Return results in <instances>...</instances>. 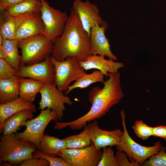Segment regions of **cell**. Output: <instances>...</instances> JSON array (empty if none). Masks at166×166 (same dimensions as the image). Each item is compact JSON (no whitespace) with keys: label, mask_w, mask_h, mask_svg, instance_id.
Returning <instances> with one entry per match:
<instances>
[{"label":"cell","mask_w":166,"mask_h":166,"mask_svg":"<svg viewBox=\"0 0 166 166\" xmlns=\"http://www.w3.org/2000/svg\"><path fill=\"white\" fill-rule=\"evenodd\" d=\"M109 79L103 83L102 89L97 87L89 93V101L92 104L86 114L72 121L65 123L57 122L53 128L61 129L69 127L72 130H80L97 119H100L108 113L111 108L118 104L124 96L121 83V74L109 73Z\"/></svg>","instance_id":"6da1fadb"},{"label":"cell","mask_w":166,"mask_h":166,"mask_svg":"<svg viewBox=\"0 0 166 166\" xmlns=\"http://www.w3.org/2000/svg\"><path fill=\"white\" fill-rule=\"evenodd\" d=\"M91 55L90 36L72 7L64 31L54 44L51 56L59 61L71 57L80 62Z\"/></svg>","instance_id":"7a4b0ae2"},{"label":"cell","mask_w":166,"mask_h":166,"mask_svg":"<svg viewBox=\"0 0 166 166\" xmlns=\"http://www.w3.org/2000/svg\"><path fill=\"white\" fill-rule=\"evenodd\" d=\"M0 142V165L4 161L10 166H19L25 160L33 158L37 148L33 143L17 138L14 134L2 135Z\"/></svg>","instance_id":"3957f363"},{"label":"cell","mask_w":166,"mask_h":166,"mask_svg":"<svg viewBox=\"0 0 166 166\" xmlns=\"http://www.w3.org/2000/svg\"><path fill=\"white\" fill-rule=\"evenodd\" d=\"M54 42L42 34L18 41L21 50V66L29 65L44 61L52 53Z\"/></svg>","instance_id":"277c9868"},{"label":"cell","mask_w":166,"mask_h":166,"mask_svg":"<svg viewBox=\"0 0 166 166\" xmlns=\"http://www.w3.org/2000/svg\"><path fill=\"white\" fill-rule=\"evenodd\" d=\"M120 114L123 128V134L119 144L115 146L116 148L125 152L130 160L135 162L141 165L147 159L156 154L162 146L160 141L156 142L151 147L143 146L134 141L127 130L124 109L121 110Z\"/></svg>","instance_id":"5b68a950"},{"label":"cell","mask_w":166,"mask_h":166,"mask_svg":"<svg viewBox=\"0 0 166 166\" xmlns=\"http://www.w3.org/2000/svg\"><path fill=\"white\" fill-rule=\"evenodd\" d=\"M51 58L55 71V84L62 92L67 90L72 82L86 74L85 70L74 58L68 57L61 61Z\"/></svg>","instance_id":"8992f818"},{"label":"cell","mask_w":166,"mask_h":166,"mask_svg":"<svg viewBox=\"0 0 166 166\" xmlns=\"http://www.w3.org/2000/svg\"><path fill=\"white\" fill-rule=\"evenodd\" d=\"M40 0L42 5L40 12L45 34L54 43L63 33L69 16L66 12L51 6L47 1Z\"/></svg>","instance_id":"52a82bcc"},{"label":"cell","mask_w":166,"mask_h":166,"mask_svg":"<svg viewBox=\"0 0 166 166\" xmlns=\"http://www.w3.org/2000/svg\"><path fill=\"white\" fill-rule=\"evenodd\" d=\"M57 113L51 109L47 108L41 110L40 114L35 118L28 120L26 122L24 131L15 134L18 138L33 143L40 150V141L44 131L52 120L57 121Z\"/></svg>","instance_id":"ba28073f"},{"label":"cell","mask_w":166,"mask_h":166,"mask_svg":"<svg viewBox=\"0 0 166 166\" xmlns=\"http://www.w3.org/2000/svg\"><path fill=\"white\" fill-rule=\"evenodd\" d=\"M39 93L41 95L39 109H51L57 113V120L61 121L63 116L65 104H73L70 98L60 91L55 84H45Z\"/></svg>","instance_id":"9c48e42d"},{"label":"cell","mask_w":166,"mask_h":166,"mask_svg":"<svg viewBox=\"0 0 166 166\" xmlns=\"http://www.w3.org/2000/svg\"><path fill=\"white\" fill-rule=\"evenodd\" d=\"M92 143L82 149L65 148L58 156L72 166H97L100 160L103 151Z\"/></svg>","instance_id":"30bf717a"},{"label":"cell","mask_w":166,"mask_h":166,"mask_svg":"<svg viewBox=\"0 0 166 166\" xmlns=\"http://www.w3.org/2000/svg\"><path fill=\"white\" fill-rule=\"evenodd\" d=\"M16 75L20 77L31 78L45 84H55V71L51 55L41 62L21 66Z\"/></svg>","instance_id":"8fae6325"},{"label":"cell","mask_w":166,"mask_h":166,"mask_svg":"<svg viewBox=\"0 0 166 166\" xmlns=\"http://www.w3.org/2000/svg\"><path fill=\"white\" fill-rule=\"evenodd\" d=\"M84 127L89 136L92 143L98 149L116 146L119 144L123 134V131L119 129L112 131L101 129L96 120L88 123Z\"/></svg>","instance_id":"7c38bea8"},{"label":"cell","mask_w":166,"mask_h":166,"mask_svg":"<svg viewBox=\"0 0 166 166\" xmlns=\"http://www.w3.org/2000/svg\"><path fill=\"white\" fill-rule=\"evenodd\" d=\"M72 7L77 14L83 28L90 36L92 28L96 25H101L104 22L99 15L97 6L88 0L85 2L75 0Z\"/></svg>","instance_id":"4fadbf2b"},{"label":"cell","mask_w":166,"mask_h":166,"mask_svg":"<svg viewBox=\"0 0 166 166\" xmlns=\"http://www.w3.org/2000/svg\"><path fill=\"white\" fill-rule=\"evenodd\" d=\"M108 27L105 21L100 25H97L91 29L90 51L92 55L106 56L109 59L117 60V58L111 51L110 45L105 33Z\"/></svg>","instance_id":"5bb4252c"},{"label":"cell","mask_w":166,"mask_h":166,"mask_svg":"<svg viewBox=\"0 0 166 166\" xmlns=\"http://www.w3.org/2000/svg\"><path fill=\"white\" fill-rule=\"evenodd\" d=\"M45 27L40 10L26 17L18 27L14 39L18 41L44 34Z\"/></svg>","instance_id":"9a60e30c"},{"label":"cell","mask_w":166,"mask_h":166,"mask_svg":"<svg viewBox=\"0 0 166 166\" xmlns=\"http://www.w3.org/2000/svg\"><path fill=\"white\" fill-rule=\"evenodd\" d=\"M112 59L107 60L105 57L99 55H91L85 61L79 62L85 71L91 69L101 71L106 77L109 73H116L124 65L121 62H116Z\"/></svg>","instance_id":"2e32d148"},{"label":"cell","mask_w":166,"mask_h":166,"mask_svg":"<svg viewBox=\"0 0 166 166\" xmlns=\"http://www.w3.org/2000/svg\"><path fill=\"white\" fill-rule=\"evenodd\" d=\"M29 109L33 113L36 108L33 102L27 101L19 97L5 103L0 104V131L2 132L5 121L13 114L24 109Z\"/></svg>","instance_id":"e0dca14e"},{"label":"cell","mask_w":166,"mask_h":166,"mask_svg":"<svg viewBox=\"0 0 166 166\" xmlns=\"http://www.w3.org/2000/svg\"><path fill=\"white\" fill-rule=\"evenodd\" d=\"M18 41L4 39L0 46V58L5 59L14 68L19 71L21 56L18 53Z\"/></svg>","instance_id":"ac0fdd59"},{"label":"cell","mask_w":166,"mask_h":166,"mask_svg":"<svg viewBox=\"0 0 166 166\" xmlns=\"http://www.w3.org/2000/svg\"><path fill=\"white\" fill-rule=\"evenodd\" d=\"M33 112L29 109H24L16 113L7 118L3 125V135L14 134L20 127L25 126L26 121L33 118Z\"/></svg>","instance_id":"d6986e66"},{"label":"cell","mask_w":166,"mask_h":166,"mask_svg":"<svg viewBox=\"0 0 166 166\" xmlns=\"http://www.w3.org/2000/svg\"><path fill=\"white\" fill-rule=\"evenodd\" d=\"M1 12L0 16V34L4 39H14L18 27L26 17H16L5 11Z\"/></svg>","instance_id":"ffe728a7"},{"label":"cell","mask_w":166,"mask_h":166,"mask_svg":"<svg viewBox=\"0 0 166 166\" xmlns=\"http://www.w3.org/2000/svg\"><path fill=\"white\" fill-rule=\"evenodd\" d=\"M19 96L25 100L33 102L37 93L45 84L31 78L20 77L19 79Z\"/></svg>","instance_id":"44dd1931"},{"label":"cell","mask_w":166,"mask_h":166,"mask_svg":"<svg viewBox=\"0 0 166 166\" xmlns=\"http://www.w3.org/2000/svg\"><path fill=\"white\" fill-rule=\"evenodd\" d=\"M19 78L16 75L11 79H0V104L5 103L19 97Z\"/></svg>","instance_id":"7402d4cb"},{"label":"cell","mask_w":166,"mask_h":166,"mask_svg":"<svg viewBox=\"0 0 166 166\" xmlns=\"http://www.w3.org/2000/svg\"><path fill=\"white\" fill-rule=\"evenodd\" d=\"M40 151L51 156H57L61 151L67 148L65 141L57 137L44 134L40 141Z\"/></svg>","instance_id":"603a6c76"},{"label":"cell","mask_w":166,"mask_h":166,"mask_svg":"<svg viewBox=\"0 0 166 166\" xmlns=\"http://www.w3.org/2000/svg\"><path fill=\"white\" fill-rule=\"evenodd\" d=\"M42 6L40 0H25L4 11L14 16L24 17L40 11Z\"/></svg>","instance_id":"cb8c5ba5"},{"label":"cell","mask_w":166,"mask_h":166,"mask_svg":"<svg viewBox=\"0 0 166 166\" xmlns=\"http://www.w3.org/2000/svg\"><path fill=\"white\" fill-rule=\"evenodd\" d=\"M104 75L99 70L93 71L90 74H86L79 78L71 85H69L64 94H68L72 90L77 88L83 89L86 88L91 84L101 82L103 83L105 82Z\"/></svg>","instance_id":"d4e9b609"},{"label":"cell","mask_w":166,"mask_h":166,"mask_svg":"<svg viewBox=\"0 0 166 166\" xmlns=\"http://www.w3.org/2000/svg\"><path fill=\"white\" fill-rule=\"evenodd\" d=\"M62 139L65 142L67 148L82 149L89 146L92 143L89 136L84 129L79 134Z\"/></svg>","instance_id":"484cf974"},{"label":"cell","mask_w":166,"mask_h":166,"mask_svg":"<svg viewBox=\"0 0 166 166\" xmlns=\"http://www.w3.org/2000/svg\"><path fill=\"white\" fill-rule=\"evenodd\" d=\"M132 128L136 135L143 140L152 136V127L148 126L142 120H136Z\"/></svg>","instance_id":"4316f807"},{"label":"cell","mask_w":166,"mask_h":166,"mask_svg":"<svg viewBox=\"0 0 166 166\" xmlns=\"http://www.w3.org/2000/svg\"><path fill=\"white\" fill-rule=\"evenodd\" d=\"M166 148H161L156 153L152 155L148 160L145 161L141 165L143 166H166Z\"/></svg>","instance_id":"83f0119b"},{"label":"cell","mask_w":166,"mask_h":166,"mask_svg":"<svg viewBox=\"0 0 166 166\" xmlns=\"http://www.w3.org/2000/svg\"><path fill=\"white\" fill-rule=\"evenodd\" d=\"M111 147L107 146L103 148L101 159L98 166H118L114 150Z\"/></svg>","instance_id":"f1b7e54d"},{"label":"cell","mask_w":166,"mask_h":166,"mask_svg":"<svg viewBox=\"0 0 166 166\" xmlns=\"http://www.w3.org/2000/svg\"><path fill=\"white\" fill-rule=\"evenodd\" d=\"M32 156L33 158H42L46 159L49 162L50 166H72L61 157L49 156L38 149L33 153Z\"/></svg>","instance_id":"f546056e"},{"label":"cell","mask_w":166,"mask_h":166,"mask_svg":"<svg viewBox=\"0 0 166 166\" xmlns=\"http://www.w3.org/2000/svg\"><path fill=\"white\" fill-rule=\"evenodd\" d=\"M5 59L0 58V79L14 77L18 72Z\"/></svg>","instance_id":"4dcf8cb0"},{"label":"cell","mask_w":166,"mask_h":166,"mask_svg":"<svg viewBox=\"0 0 166 166\" xmlns=\"http://www.w3.org/2000/svg\"><path fill=\"white\" fill-rule=\"evenodd\" d=\"M118 166H138L140 164L134 161H129L128 155L124 152L117 150L115 155Z\"/></svg>","instance_id":"1f68e13d"},{"label":"cell","mask_w":166,"mask_h":166,"mask_svg":"<svg viewBox=\"0 0 166 166\" xmlns=\"http://www.w3.org/2000/svg\"><path fill=\"white\" fill-rule=\"evenodd\" d=\"M49 163L46 159L42 158H32L24 160L19 166H48Z\"/></svg>","instance_id":"d6a6232c"},{"label":"cell","mask_w":166,"mask_h":166,"mask_svg":"<svg viewBox=\"0 0 166 166\" xmlns=\"http://www.w3.org/2000/svg\"><path fill=\"white\" fill-rule=\"evenodd\" d=\"M152 136L161 137L166 140V125L152 127Z\"/></svg>","instance_id":"836d02e7"},{"label":"cell","mask_w":166,"mask_h":166,"mask_svg":"<svg viewBox=\"0 0 166 166\" xmlns=\"http://www.w3.org/2000/svg\"><path fill=\"white\" fill-rule=\"evenodd\" d=\"M25 0H0V10L1 12L6 9L16 5Z\"/></svg>","instance_id":"e575fe53"},{"label":"cell","mask_w":166,"mask_h":166,"mask_svg":"<svg viewBox=\"0 0 166 166\" xmlns=\"http://www.w3.org/2000/svg\"><path fill=\"white\" fill-rule=\"evenodd\" d=\"M4 39L3 37L0 34V46L2 45Z\"/></svg>","instance_id":"d590c367"}]
</instances>
